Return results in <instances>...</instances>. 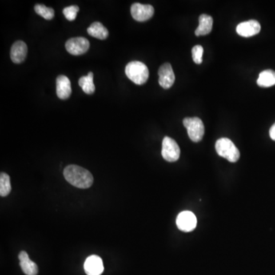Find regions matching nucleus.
<instances>
[{"label": "nucleus", "mask_w": 275, "mask_h": 275, "mask_svg": "<svg viewBox=\"0 0 275 275\" xmlns=\"http://www.w3.org/2000/svg\"><path fill=\"white\" fill-rule=\"evenodd\" d=\"M158 75H159L160 86L164 89H169L173 86V83L175 81V75L173 73L172 65L169 63H165L161 65L158 70Z\"/></svg>", "instance_id": "obj_9"}, {"label": "nucleus", "mask_w": 275, "mask_h": 275, "mask_svg": "<svg viewBox=\"0 0 275 275\" xmlns=\"http://www.w3.org/2000/svg\"><path fill=\"white\" fill-rule=\"evenodd\" d=\"M80 10V8L77 6H70L68 7L65 8L63 9V13L65 15V18L68 21H73L77 18V13Z\"/></svg>", "instance_id": "obj_21"}, {"label": "nucleus", "mask_w": 275, "mask_h": 275, "mask_svg": "<svg viewBox=\"0 0 275 275\" xmlns=\"http://www.w3.org/2000/svg\"><path fill=\"white\" fill-rule=\"evenodd\" d=\"M10 177L7 173H1L0 175V195L1 197H6L11 192Z\"/></svg>", "instance_id": "obj_19"}, {"label": "nucleus", "mask_w": 275, "mask_h": 275, "mask_svg": "<svg viewBox=\"0 0 275 275\" xmlns=\"http://www.w3.org/2000/svg\"><path fill=\"white\" fill-rule=\"evenodd\" d=\"M20 267L26 275H37L38 272V265L29 258V255L25 251H22L18 255Z\"/></svg>", "instance_id": "obj_14"}, {"label": "nucleus", "mask_w": 275, "mask_h": 275, "mask_svg": "<svg viewBox=\"0 0 275 275\" xmlns=\"http://www.w3.org/2000/svg\"><path fill=\"white\" fill-rule=\"evenodd\" d=\"M56 92L58 98L61 100H67L71 95V84L68 77L60 75L56 80Z\"/></svg>", "instance_id": "obj_12"}, {"label": "nucleus", "mask_w": 275, "mask_h": 275, "mask_svg": "<svg viewBox=\"0 0 275 275\" xmlns=\"http://www.w3.org/2000/svg\"><path fill=\"white\" fill-rule=\"evenodd\" d=\"M66 181L75 188L87 189L92 186L93 177L92 173L85 168L77 165H68L64 170Z\"/></svg>", "instance_id": "obj_1"}, {"label": "nucleus", "mask_w": 275, "mask_h": 275, "mask_svg": "<svg viewBox=\"0 0 275 275\" xmlns=\"http://www.w3.org/2000/svg\"><path fill=\"white\" fill-rule=\"evenodd\" d=\"M258 85L261 87H271L275 85V71L265 70L259 74L257 81Z\"/></svg>", "instance_id": "obj_17"}, {"label": "nucleus", "mask_w": 275, "mask_h": 275, "mask_svg": "<svg viewBox=\"0 0 275 275\" xmlns=\"http://www.w3.org/2000/svg\"><path fill=\"white\" fill-rule=\"evenodd\" d=\"M269 135L271 138L275 141V123L272 125V128L270 129Z\"/></svg>", "instance_id": "obj_23"}, {"label": "nucleus", "mask_w": 275, "mask_h": 275, "mask_svg": "<svg viewBox=\"0 0 275 275\" xmlns=\"http://www.w3.org/2000/svg\"><path fill=\"white\" fill-rule=\"evenodd\" d=\"M161 155L168 162H174L179 159L181 155V149L177 142L172 138L166 136L163 139Z\"/></svg>", "instance_id": "obj_5"}, {"label": "nucleus", "mask_w": 275, "mask_h": 275, "mask_svg": "<svg viewBox=\"0 0 275 275\" xmlns=\"http://www.w3.org/2000/svg\"><path fill=\"white\" fill-rule=\"evenodd\" d=\"M177 228L183 232H191L197 226V217L190 211H184L177 216Z\"/></svg>", "instance_id": "obj_7"}, {"label": "nucleus", "mask_w": 275, "mask_h": 275, "mask_svg": "<svg viewBox=\"0 0 275 275\" xmlns=\"http://www.w3.org/2000/svg\"><path fill=\"white\" fill-rule=\"evenodd\" d=\"M87 33L89 35L100 40H105L109 36L107 29L99 22H93L87 29Z\"/></svg>", "instance_id": "obj_16"}, {"label": "nucleus", "mask_w": 275, "mask_h": 275, "mask_svg": "<svg viewBox=\"0 0 275 275\" xmlns=\"http://www.w3.org/2000/svg\"><path fill=\"white\" fill-rule=\"evenodd\" d=\"M65 48L68 53L73 55L85 54L89 49V41L82 37L72 38L67 41Z\"/></svg>", "instance_id": "obj_6"}, {"label": "nucleus", "mask_w": 275, "mask_h": 275, "mask_svg": "<svg viewBox=\"0 0 275 275\" xmlns=\"http://www.w3.org/2000/svg\"><path fill=\"white\" fill-rule=\"evenodd\" d=\"M27 54L28 47L24 41H17L13 44L10 53V57L13 63L21 64L23 62Z\"/></svg>", "instance_id": "obj_13"}, {"label": "nucleus", "mask_w": 275, "mask_h": 275, "mask_svg": "<svg viewBox=\"0 0 275 275\" xmlns=\"http://www.w3.org/2000/svg\"><path fill=\"white\" fill-rule=\"evenodd\" d=\"M125 74L129 80L138 85L145 84L149 77V68L140 61H132L125 67Z\"/></svg>", "instance_id": "obj_2"}, {"label": "nucleus", "mask_w": 275, "mask_h": 275, "mask_svg": "<svg viewBox=\"0 0 275 275\" xmlns=\"http://www.w3.org/2000/svg\"><path fill=\"white\" fill-rule=\"evenodd\" d=\"M155 9L151 5L134 3L131 6V14L138 22H145L150 19L154 15Z\"/></svg>", "instance_id": "obj_8"}, {"label": "nucleus", "mask_w": 275, "mask_h": 275, "mask_svg": "<svg viewBox=\"0 0 275 275\" xmlns=\"http://www.w3.org/2000/svg\"><path fill=\"white\" fill-rule=\"evenodd\" d=\"M34 11L37 14L46 20H52L54 17V10L52 8L47 7L43 4H37L34 6Z\"/></svg>", "instance_id": "obj_20"}, {"label": "nucleus", "mask_w": 275, "mask_h": 275, "mask_svg": "<svg viewBox=\"0 0 275 275\" xmlns=\"http://www.w3.org/2000/svg\"><path fill=\"white\" fill-rule=\"evenodd\" d=\"M213 19L210 16L203 14L199 18V26L195 30L197 36L206 35L213 29Z\"/></svg>", "instance_id": "obj_15"}, {"label": "nucleus", "mask_w": 275, "mask_h": 275, "mask_svg": "<svg viewBox=\"0 0 275 275\" xmlns=\"http://www.w3.org/2000/svg\"><path fill=\"white\" fill-rule=\"evenodd\" d=\"M261 31V25L256 20H249L239 24L236 27V32L240 36L248 38L258 34Z\"/></svg>", "instance_id": "obj_10"}, {"label": "nucleus", "mask_w": 275, "mask_h": 275, "mask_svg": "<svg viewBox=\"0 0 275 275\" xmlns=\"http://www.w3.org/2000/svg\"><path fill=\"white\" fill-rule=\"evenodd\" d=\"M203 54H204V48L201 45H196L192 49V57L193 61L197 65L202 64Z\"/></svg>", "instance_id": "obj_22"}, {"label": "nucleus", "mask_w": 275, "mask_h": 275, "mask_svg": "<svg viewBox=\"0 0 275 275\" xmlns=\"http://www.w3.org/2000/svg\"><path fill=\"white\" fill-rule=\"evenodd\" d=\"M184 127L188 130L189 138L194 142H199L202 140L205 132L204 122L197 117L185 118L183 121Z\"/></svg>", "instance_id": "obj_4"}, {"label": "nucleus", "mask_w": 275, "mask_h": 275, "mask_svg": "<svg viewBox=\"0 0 275 275\" xmlns=\"http://www.w3.org/2000/svg\"><path fill=\"white\" fill-rule=\"evenodd\" d=\"M84 271L87 275H102L104 267L101 258L97 256L88 257L84 263Z\"/></svg>", "instance_id": "obj_11"}, {"label": "nucleus", "mask_w": 275, "mask_h": 275, "mask_svg": "<svg viewBox=\"0 0 275 275\" xmlns=\"http://www.w3.org/2000/svg\"><path fill=\"white\" fill-rule=\"evenodd\" d=\"M79 85L82 88L84 93L86 94H93L95 92L94 84H93V72H89L87 76H84L79 80Z\"/></svg>", "instance_id": "obj_18"}, {"label": "nucleus", "mask_w": 275, "mask_h": 275, "mask_svg": "<svg viewBox=\"0 0 275 275\" xmlns=\"http://www.w3.org/2000/svg\"><path fill=\"white\" fill-rule=\"evenodd\" d=\"M217 154L228 160L229 162L235 163L240 159V152L235 144L227 138H222L216 142Z\"/></svg>", "instance_id": "obj_3"}]
</instances>
